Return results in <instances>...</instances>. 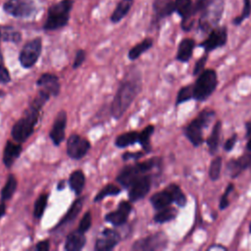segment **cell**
I'll use <instances>...</instances> for the list:
<instances>
[{
  "mask_svg": "<svg viewBox=\"0 0 251 251\" xmlns=\"http://www.w3.org/2000/svg\"><path fill=\"white\" fill-rule=\"evenodd\" d=\"M236 138H237V135L233 134L231 137H229L226 141V143H225V150L226 151H230L233 148V146H234V144L236 142Z\"/></svg>",
  "mask_w": 251,
  "mask_h": 251,
  "instance_id": "cell-46",
  "label": "cell"
},
{
  "mask_svg": "<svg viewBox=\"0 0 251 251\" xmlns=\"http://www.w3.org/2000/svg\"><path fill=\"white\" fill-rule=\"evenodd\" d=\"M17 179L15 177L14 175H10L6 180L5 185L3 186L2 190H1V199L2 201H6L12 198V196L14 195L16 189H17Z\"/></svg>",
  "mask_w": 251,
  "mask_h": 251,
  "instance_id": "cell-30",
  "label": "cell"
},
{
  "mask_svg": "<svg viewBox=\"0 0 251 251\" xmlns=\"http://www.w3.org/2000/svg\"><path fill=\"white\" fill-rule=\"evenodd\" d=\"M90 149L89 141L78 134H72L67 141V153L72 159H81Z\"/></svg>",
  "mask_w": 251,
  "mask_h": 251,
  "instance_id": "cell-10",
  "label": "cell"
},
{
  "mask_svg": "<svg viewBox=\"0 0 251 251\" xmlns=\"http://www.w3.org/2000/svg\"><path fill=\"white\" fill-rule=\"evenodd\" d=\"M251 15V0H243V9L239 16L233 19V25H238Z\"/></svg>",
  "mask_w": 251,
  "mask_h": 251,
  "instance_id": "cell-38",
  "label": "cell"
},
{
  "mask_svg": "<svg viewBox=\"0 0 251 251\" xmlns=\"http://www.w3.org/2000/svg\"><path fill=\"white\" fill-rule=\"evenodd\" d=\"M50 98V95L43 90H39L36 97L25 111L23 117L17 121L11 130L13 139L19 143L25 142L34 131L35 125L39 119L41 108Z\"/></svg>",
  "mask_w": 251,
  "mask_h": 251,
  "instance_id": "cell-1",
  "label": "cell"
},
{
  "mask_svg": "<svg viewBox=\"0 0 251 251\" xmlns=\"http://www.w3.org/2000/svg\"><path fill=\"white\" fill-rule=\"evenodd\" d=\"M143 155L142 152H135V153H131V152H126L123 154V159L124 160H127V159H136V158H140Z\"/></svg>",
  "mask_w": 251,
  "mask_h": 251,
  "instance_id": "cell-48",
  "label": "cell"
},
{
  "mask_svg": "<svg viewBox=\"0 0 251 251\" xmlns=\"http://www.w3.org/2000/svg\"><path fill=\"white\" fill-rule=\"evenodd\" d=\"M74 6V0H61L48 8L47 18L43 28L56 30L66 26L70 20V13Z\"/></svg>",
  "mask_w": 251,
  "mask_h": 251,
  "instance_id": "cell-3",
  "label": "cell"
},
{
  "mask_svg": "<svg viewBox=\"0 0 251 251\" xmlns=\"http://www.w3.org/2000/svg\"><path fill=\"white\" fill-rule=\"evenodd\" d=\"M175 10L182 19V29L189 30L193 25L192 17L195 15L192 0H175Z\"/></svg>",
  "mask_w": 251,
  "mask_h": 251,
  "instance_id": "cell-11",
  "label": "cell"
},
{
  "mask_svg": "<svg viewBox=\"0 0 251 251\" xmlns=\"http://www.w3.org/2000/svg\"><path fill=\"white\" fill-rule=\"evenodd\" d=\"M139 138V132L137 131H128L125 132L123 134H120L115 141V144L119 148H126L129 145H132L136 142H138Z\"/></svg>",
  "mask_w": 251,
  "mask_h": 251,
  "instance_id": "cell-27",
  "label": "cell"
},
{
  "mask_svg": "<svg viewBox=\"0 0 251 251\" xmlns=\"http://www.w3.org/2000/svg\"><path fill=\"white\" fill-rule=\"evenodd\" d=\"M131 209H132V207L129 202L122 201L119 204L117 210L110 212L105 216V221L115 226H122L123 224H125L126 222Z\"/></svg>",
  "mask_w": 251,
  "mask_h": 251,
  "instance_id": "cell-15",
  "label": "cell"
},
{
  "mask_svg": "<svg viewBox=\"0 0 251 251\" xmlns=\"http://www.w3.org/2000/svg\"><path fill=\"white\" fill-rule=\"evenodd\" d=\"M49 248H50V245L48 240H41L35 246V249L38 251H48Z\"/></svg>",
  "mask_w": 251,
  "mask_h": 251,
  "instance_id": "cell-47",
  "label": "cell"
},
{
  "mask_svg": "<svg viewBox=\"0 0 251 251\" xmlns=\"http://www.w3.org/2000/svg\"><path fill=\"white\" fill-rule=\"evenodd\" d=\"M214 2H215V0H196L195 3H194V12H195V14L198 13V12H202V11L206 10Z\"/></svg>",
  "mask_w": 251,
  "mask_h": 251,
  "instance_id": "cell-42",
  "label": "cell"
},
{
  "mask_svg": "<svg viewBox=\"0 0 251 251\" xmlns=\"http://www.w3.org/2000/svg\"><path fill=\"white\" fill-rule=\"evenodd\" d=\"M207 59H208V56H207V55H204V56H202V57L196 62L195 67H194V71H193V74H194V75L200 73V72L204 69V66H205V64H206Z\"/></svg>",
  "mask_w": 251,
  "mask_h": 251,
  "instance_id": "cell-45",
  "label": "cell"
},
{
  "mask_svg": "<svg viewBox=\"0 0 251 251\" xmlns=\"http://www.w3.org/2000/svg\"><path fill=\"white\" fill-rule=\"evenodd\" d=\"M6 213V205L4 204V202H2L0 204V219L5 215Z\"/></svg>",
  "mask_w": 251,
  "mask_h": 251,
  "instance_id": "cell-49",
  "label": "cell"
},
{
  "mask_svg": "<svg viewBox=\"0 0 251 251\" xmlns=\"http://www.w3.org/2000/svg\"><path fill=\"white\" fill-rule=\"evenodd\" d=\"M221 169H222V157L217 156L212 160L209 168V176L212 180H217L220 177Z\"/></svg>",
  "mask_w": 251,
  "mask_h": 251,
  "instance_id": "cell-37",
  "label": "cell"
},
{
  "mask_svg": "<svg viewBox=\"0 0 251 251\" xmlns=\"http://www.w3.org/2000/svg\"><path fill=\"white\" fill-rule=\"evenodd\" d=\"M3 10L14 18L26 19L35 14L36 5L33 0H7Z\"/></svg>",
  "mask_w": 251,
  "mask_h": 251,
  "instance_id": "cell-7",
  "label": "cell"
},
{
  "mask_svg": "<svg viewBox=\"0 0 251 251\" xmlns=\"http://www.w3.org/2000/svg\"><path fill=\"white\" fill-rule=\"evenodd\" d=\"M221 128H222V123L220 121H218L215 124L210 136L207 139V145H208L211 153H215L218 149L220 135H221Z\"/></svg>",
  "mask_w": 251,
  "mask_h": 251,
  "instance_id": "cell-29",
  "label": "cell"
},
{
  "mask_svg": "<svg viewBox=\"0 0 251 251\" xmlns=\"http://www.w3.org/2000/svg\"><path fill=\"white\" fill-rule=\"evenodd\" d=\"M86 238L84 235V232L80 230H75L72 231L66 239L65 242V249L67 251H79L83 248L85 245Z\"/></svg>",
  "mask_w": 251,
  "mask_h": 251,
  "instance_id": "cell-19",
  "label": "cell"
},
{
  "mask_svg": "<svg viewBox=\"0 0 251 251\" xmlns=\"http://www.w3.org/2000/svg\"><path fill=\"white\" fill-rule=\"evenodd\" d=\"M227 39V32L225 26H220L212 29L209 36L200 44L206 52L212 51L218 47H222L226 44Z\"/></svg>",
  "mask_w": 251,
  "mask_h": 251,
  "instance_id": "cell-13",
  "label": "cell"
},
{
  "mask_svg": "<svg viewBox=\"0 0 251 251\" xmlns=\"http://www.w3.org/2000/svg\"><path fill=\"white\" fill-rule=\"evenodd\" d=\"M247 149L251 151V137H250V139H249V141L247 143Z\"/></svg>",
  "mask_w": 251,
  "mask_h": 251,
  "instance_id": "cell-52",
  "label": "cell"
},
{
  "mask_svg": "<svg viewBox=\"0 0 251 251\" xmlns=\"http://www.w3.org/2000/svg\"><path fill=\"white\" fill-rule=\"evenodd\" d=\"M153 10L158 20L169 17L174 12H176L175 1L174 0H154Z\"/></svg>",
  "mask_w": 251,
  "mask_h": 251,
  "instance_id": "cell-20",
  "label": "cell"
},
{
  "mask_svg": "<svg viewBox=\"0 0 251 251\" xmlns=\"http://www.w3.org/2000/svg\"><path fill=\"white\" fill-rule=\"evenodd\" d=\"M154 131V126L149 125L147 126L141 132H139L138 142L142 146V148L146 151L150 150V137Z\"/></svg>",
  "mask_w": 251,
  "mask_h": 251,
  "instance_id": "cell-35",
  "label": "cell"
},
{
  "mask_svg": "<svg viewBox=\"0 0 251 251\" xmlns=\"http://www.w3.org/2000/svg\"><path fill=\"white\" fill-rule=\"evenodd\" d=\"M151 176L148 174L142 175L137 179H135L131 185L129 186V192H128V199L131 202L137 201L139 199H142L150 190L151 187Z\"/></svg>",
  "mask_w": 251,
  "mask_h": 251,
  "instance_id": "cell-12",
  "label": "cell"
},
{
  "mask_svg": "<svg viewBox=\"0 0 251 251\" xmlns=\"http://www.w3.org/2000/svg\"><path fill=\"white\" fill-rule=\"evenodd\" d=\"M213 116H214L213 111L204 110L199 114L197 118H195L186 126L184 129V133L194 146H198L202 143L203 141L202 130L209 124Z\"/></svg>",
  "mask_w": 251,
  "mask_h": 251,
  "instance_id": "cell-6",
  "label": "cell"
},
{
  "mask_svg": "<svg viewBox=\"0 0 251 251\" xmlns=\"http://www.w3.org/2000/svg\"><path fill=\"white\" fill-rule=\"evenodd\" d=\"M250 231H251V224H250Z\"/></svg>",
  "mask_w": 251,
  "mask_h": 251,
  "instance_id": "cell-55",
  "label": "cell"
},
{
  "mask_svg": "<svg viewBox=\"0 0 251 251\" xmlns=\"http://www.w3.org/2000/svg\"><path fill=\"white\" fill-rule=\"evenodd\" d=\"M42 51V40L40 37H35L29 41H27L22 48L19 61L21 65L25 68H31L37 62Z\"/></svg>",
  "mask_w": 251,
  "mask_h": 251,
  "instance_id": "cell-8",
  "label": "cell"
},
{
  "mask_svg": "<svg viewBox=\"0 0 251 251\" xmlns=\"http://www.w3.org/2000/svg\"><path fill=\"white\" fill-rule=\"evenodd\" d=\"M83 200L84 198L83 197H79L77 198L76 200H75L72 204V206L70 207V209L68 210L67 214L62 218V220L59 222V224L57 225L56 227L62 226V225H65L73 220H75L76 218V216L79 214L81 208H82V205H83Z\"/></svg>",
  "mask_w": 251,
  "mask_h": 251,
  "instance_id": "cell-26",
  "label": "cell"
},
{
  "mask_svg": "<svg viewBox=\"0 0 251 251\" xmlns=\"http://www.w3.org/2000/svg\"><path fill=\"white\" fill-rule=\"evenodd\" d=\"M22 153V145L18 142L8 140L3 151V163L7 168H11Z\"/></svg>",
  "mask_w": 251,
  "mask_h": 251,
  "instance_id": "cell-18",
  "label": "cell"
},
{
  "mask_svg": "<svg viewBox=\"0 0 251 251\" xmlns=\"http://www.w3.org/2000/svg\"><path fill=\"white\" fill-rule=\"evenodd\" d=\"M167 189L170 191L171 195H172V198H173V201L175 203H176L178 206H184L185 203H186V197L185 195L183 194V192L181 191V189L179 188L178 185L175 184V183H172L170 184Z\"/></svg>",
  "mask_w": 251,
  "mask_h": 251,
  "instance_id": "cell-33",
  "label": "cell"
},
{
  "mask_svg": "<svg viewBox=\"0 0 251 251\" xmlns=\"http://www.w3.org/2000/svg\"><path fill=\"white\" fill-rule=\"evenodd\" d=\"M132 6V0H121L111 15V22L117 24L121 22L129 12Z\"/></svg>",
  "mask_w": 251,
  "mask_h": 251,
  "instance_id": "cell-24",
  "label": "cell"
},
{
  "mask_svg": "<svg viewBox=\"0 0 251 251\" xmlns=\"http://www.w3.org/2000/svg\"><path fill=\"white\" fill-rule=\"evenodd\" d=\"M251 165V155H244L227 164V171L232 177L237 176L243 170Z\"/></svg>",
  "mask_w": 251,
  "mask_h": 251,
  "instance_id": "cell-21",
  "label": "cell"
},
{
  "mask_svg": "<svg viewBox=\"0 0 251 251\" xmlns=\"http://www.w3.org/2000/svg\"><path fill=\"white\" fill-rule=\"evenodd\" d=\"M195 41L191 38H184L180 41L177 49L176 59L180 62H187L192 55Z\"/></svg>",
  "mask_w": 251,
  "mask_h": 251,
  "instance_id": "cell-23",
  "label": "cell"
},
{
  "mask_svg": "<svg viewBox=\"0 0 251 251\" xmlns=\"http://www.w3.org/2000/svg\"><path fill=\"white\" fill-rule=\"evenodd\" d=\"M176 216V210L170 206L159 210V212L154 216V221L159 224L167 223L174 220Z\"/></svg>",
  "mask_w": 251,
  "mask_h": 251,
  "instance_id": "cell-32",
  "label": "cell"
},
{
  "mask_svg": "<svg viewBox=\"0 0 251 251\" xmlns=\"http://www.w3.org/2000/svg\"><path fill=\"white\" fill-rule=\"evenodd\" d=\"M65 180H61L59 183H58V190H62V189H64L65 188Z\"/></svg>",
  "mask_w": 251,
  "mask_h": 251,
  "instance_id": "cell-51",
  "label": "cell"
},
{
  "mask_svg": "<svg viewBox=\"0 0 251 251\" xmlns=\"http://www.w3.org/2000/svg\"><path fill=\"white\" fill-rule=\"evenodd\" d=\"M95 241L94 249L96 251H109L112 250L116 245L119 243L121 237L120 234L112 229V228H105L101 234Z\"/></svg>",
  "mask_w": 251,
  "mask_h": 251,
  "instance_id": "cell-14",
  "label": "cell"
},
{
  "mask_svg": "<svg viewBox=\"0 0 251 251\" xmlns=\"http://www.w3.org/2000/svg\"><path fill=\"white\" fill-rule=\"evenodd\" d=\"M91 223H92V217H91V213L90 211H87L83 216L81 221L79 222L78 225V230L82 231V232H86L90 226H91Z\"/></svg>",
  "mask_w": 251,
  "mask_h": 251,
  "instance_id": "cell-40",
  "label": "cell"
},
{
  "mask_svg": "<svg viewBox=\"0 0 251 251\" xmlns=\"http://www.w3.org/2000/svg\"><path fill=\"white\" fill-rule=\"evenodd\" d=\"M67 125V114L64 110L60 111L54 121L52 129L50 130V138L55 145L61 144L65 138V129Z\"/></svg>",
  "mask_w": 251,
  "mask_h": 251,
  "instance_id": "cell-16",
  "label": "cell"
},
{
  "mask_svg": "<svg viewBox=\"0 0 251 251\" xmlns=\"http://www.w3.org/2000/svg\"><path fill=\"white\" fill-rule=\"evenodd\" d=\"M191 98H193V86L186 85L179 89L177 97H176V104L183 103Z\"/></svg>",
  "mask_w": 251,
  "mask_h": 251,
  "instance_id": "cell-39",
  "label": "cell"
},
{
  "mask_svg": "<svg viewBox=\"0 0 251 251\" xmlns=\"http://www.w3.org/2000/svg\"><path fill=\"white\" fill-rule=\"evenodd\" d=\"M86 57V53L84 50L79 49L76 53H75V57L74 60V64H73V68L74 69H77L78 67H80L82 65V63L84 62Z\"/></svg>",
  "mask_w": 251,
  "mask_h": 251,
  "instance_id": "cell-43",
  "label": "cell"
},
{
  "mask_svg": "<svg viewBox=\"0 0 251 251\" xmlns=\"http://www.w3.org/2000/svg\"><path fill=\"white\" fill-rule=\"evenodd\" d=\"M233 190V184L232 183H229L227 186H226V189L225 191V193L223 194V196L221 197V200H220V208L222 210L226 209L229 204H228V197H229V194L230 192Z\"/></svg>",
  "mask_w": 251,
  "mask_h": 251,
  "instance_id": "cell-41",
  "label": "cell"
},
{
  "mask_svg": "<svg viewBox=\"0 0 251 251\" xmlns=\"http://www.w3.org/2000/svg\"><path fill=\"white\" fill-rule=\"evenodd\" d=\"M158 162L159 159L153 158L141 163L126 166L120 172L119 176H117V180L124 187H129L135 179H137L142 175L147 174L154 167H156Z\"/></svg>",
  "mask_w": 251,
  "mask_h": 251,
  "instance_id": "cell-4",
  "label": "cell"
},
{
  "mask_svg": "<svg viewBox=\"0 0 251 251\" xmlns=\"http://www.w3.org/2000/svg\"><path fill=\"white\" fill-rule=\"evenodd\" d=\"M121 192V188H119L118 186L110 183V184H107L105 185L98 193L97 195L95 196L94 198V202H97V201H100L102 200L103 198H105L106 196H110V195H117Z\"/></svg>",
  "mask_w": 251,
  "mask_h": 251,
  "instance_id": "cell-36",
  "label": "cell"
},
{
  "mask_svg": "<svg viewBox=\"0 0 251 251\" xmlns=\"http://www.w3.org/2000/svg\"><path fill=\"white\" fill-rule=\"evenodd\" d=\"M11 80L10 74L7 68L4 66L3 60H0V83H7Z\"/></svg>",
  "mask_w": 251,
  "mask_h": 251,
  "instance_id": "cell-44",
  "label": "cell"
},
{
  "mask_svg": "<svg viewBox=\"0 0 251 251\" xmlns=\"http://www.w3.org/2000/svg\"><path fill=\"white\" fill-rule=\"evenodd\" d=\"M153 45V40L152 38H145L143 39L141 42H139L138 44L134 45L129 51H128V58L130 60H135L138 57H140V55L142 53H144L145 51H147L148 49H150Z\"/></svg>",
  "mask_w": 251,
  "mask_h": 251,
  "instance_id": "cell-28",
  "label": "cell"
},
{
  "mask_svg": "<svg viewBox=\"0 0 251 251\" xmlns=\"http://www.w3.org/2000/svg\"><path fill=\"white\" fill-rule=\"evenodd\" d=\"M150 202H151L152 206L156 210L159 211L161 209H164V208L170 206V204L174 201H173L170 191L166 188L165 190H162V191H159V192H156L155 194H153L150 198Z\"/></svg>",
  "mask_w": 251,
  "mask_h": 251,
  "instance_id": "cell-22",
  "label": "cell"
},
{
  "mask_svg": "<svg viewBox=\"0 0 251 251\" xmlns=\"http://www.w3.org/2000/svg\"><path fill=\"white\" fill-rule=\"evenodd\" d=\"M47 201H48V193H42L36 199L34 203V209H33V215L36 219H40L42 217L45 211V208L47 206Z\"/></svg>",
  "mask_w": 251,
  "mask_h": 251,
  "instance_id": "cell-34",
  "label": "cell"
},
{
  "mask_svg": "<svg viewBox=\"0 0 251 251\" xmlns=\"http://www.w3.org/2000/svg\"><path fill=\"white\" fill-rule=\"evenodd\" d=\"M141 89V81L137 76L126 78L120 85L111 105V115L119 120L127 110Z\"/></svg>",
  "mask_w": 251,
  "mask_h": 251,
  "instance_id": "cell-2",
  "label": "cell"
},
{
  "mask_svg": "<svg viewBox=\"0 0 251 251\" xmlns=\"http://www.w3.org/2000/svg\"><path fill=\"white\" fill-rule=\"evenodd\" d=\"M0 60H3V56H2V53H1V49H0Z\"/></svg>",
  "mask_w": 251,
  "mask_h": 251,
  "instance_id": "cell-54",
  "label": "cell"
},
{
  "mask_svg": "<svg viewBox=\"0 0 251 251\" xmlns=\"http://www.w3.org/2000/svg\"><path fill=\"white\" fill-rule=\"evenodd\" d=\"M217 82V74L214 70L203 71L193 86V98L197 100L207 99L214 92Z\"/></svg>",
  "mask_w": 251,
  "mask_h": 251,
  "instance_id": "cell-5",
  "label": "cell"
},
{
  "mask_svg": "<svg viewBox=\"0 0 251 251\" xmlns=\"http://www.w3.org/2000/svg\"><path fill=\"white\" fill-rule=\"evenodd\" d=\"M37 85L40 87L41 90L48 93L50 96H57L60 92V81L57 75L45 73L39 76L37 79Z\"/></svg>",
  "mask_w": 251,
  "mask_h": 251,
  "instance_id": "cell-17",
  "label": "cell"
},
{
  "mask_svg": "<svg viewBox=\"0 0 251 251\" xmlns=\"http://www.w3.org/2000/svg\"><path fill=\"white\" fill-rule=\"evenodd\" d=\"M0 37L4 41L19 43L22 40V33L11 26H2L0 28Z\"/></svg>",
  "mask_w": 251,
  "mask_h": 251,
  "instance_id": "cell-31",
  "label": "cell"
},
{
  "mask_svg": "<svg viewBox=\"0 0 251 251\" xmlns=\"http://www.w3.org/2000/svg\"><path fill=\"white\" fill-rule=\"evenodd\" d=\"M246 135L247 136H250L251 135V123L249 122V123H247L246 124Z\"/></svg>",
  "mask_w": 251,
  "mask_h": 251,
  "instance_id": "cell-50",
  "label": "cell"
},
{
  "mask_svg": "<svg viewBox=\"0 0 251 251\" xmlns=\"http://www.w3.org/2000/svg\"><path fill=\"white\" fill-rule=\"evenodd\" d=\"M69 184L75 194H80L85 184V176L83 172L80 170L73 172L69 178Z\"/></svg>",
  "mask_w": 251,
  "mask_h": 251,
  "instance_id": "cell-25",
  "label": "cell"
},
{
  "mask_svg": "<svg viewBox=\"0 0 251 251\" xmlns=\"http://www.w3.org/2000/svg\"><path fill=\"white\" fill-rule=\"evenodd\" d=\"M4 95H5V92H4L3 90H1V89H0V97H3Z\"/></svg>",
  "mask_w": 251,
  "mask_h": 251,
  "instance_id": "cell-53",
  "label": "cell"
},
{
  "mask_svg": "<svg viewBox=\"0 0 251 251\" xmlns=\"http://www.w3.org/2000/svg\"><path fill=\"white\" fill-rule=\"evenodd\" d=\"M168 239L166 234L163 232H158L143 238L136 240L131 249L137 251H153L163 249L167 245Z\"/></svg>",
  "mask_w": 251,
  "mask_h": 251,
  "instance_id": "cell-9",
  "label": "cell"
}]
</instances>
